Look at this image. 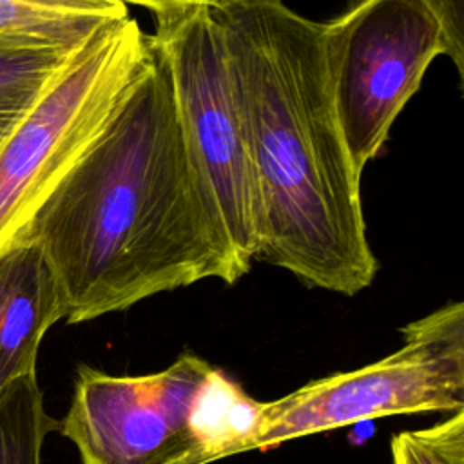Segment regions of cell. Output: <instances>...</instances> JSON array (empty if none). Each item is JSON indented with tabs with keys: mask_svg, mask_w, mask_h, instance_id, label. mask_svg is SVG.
Returning <instances> with one entry per match:
<instances>
[{
	"mask_svg": "<svg viewBox=\"0 0 464 464\" xmlns=\"http://www.w3.org/2000/svg\"><path fill=\"white\" fill-rule=\"evenodd\" d=\"M424 7L439 22L446 56L457 67L459 76H464V0H420Z\"/></svg>",
	"mask_w": 464,
	"mask_h": 464,
	"instance_id": "obj_14",
	"label": "cell"
},
{
	"mask_svg": "<svg viewBox=\"0 0 464 464\" xmlns=\"http://www.w3.org/2000/svg\"><path fill=\"white\" fill-rule=\"evenodd\" d=\"M58 420L44 408L36 375L14 379L0 393V464H42L44 440Z\"/></svg>",
	"mask_w": 464,
	"mask_h": 464,
	"instance_id": "obj_11",
	"label": "cell"
},
{
	"mask_svg": "<svg viewBox=\"0 0 464 464\" xmlns=\"http://www.w3.org/2000/svg\"><path fill=\"white\" fill-rule=\"evenodd\" d=\"M125 16L120 0H0V51L72 53Z\"/></svg>",
	"mask_w": 464,
	"mask_h": 464,
	"instance_id": "obj_9",
	"label": "cell"
},
{
	"mask_svg": "<svg viewBox=\"0 0 464 464\" xmlns=\"http://www.w3.org/2000/svg\"><path fill=\"white\" fill-rule=\"evenodd\" d=\"M218 20L241 109L257 203L254 259L308 286L355 295L372 285L361 178L334 109L324 24L283 0H225Z\"/></svg>",
	"mask_w": 464,
	"mask_h": 464,
	"instance_id": "obj_2",
	"label": "cell"
},
{
	"mask_svg": "<svg viewBox=\"0 0 464 464\" xmlns=\"http://www.w3.org/2000/svg\"><path fill=\"white\" fill-rule=\"evenodd\" d=\"M393 464H464V410L422 430L392 439Z\"/></svg>",
	"mask_w": 464,
	"mask_h": 464,
	"instance_id": "obj_13",
	"label": "cell"
},
{
	"mask_svg": "<svg viewBox=\"0 0 464 464\" xmlns=\"http://www.w3.org/2000/svg\"><path fill=\"white\" fill-rule=\"evenodd\" d=\"M65 319V301L44 252L27 237L0 254V393L14 379L36 375L45 332Z\"/></svg>",
	"mask_w": 464,
	"mask_h": 464,
	"instance_id": "obj_8",
	"label": "cell"
},
{
	"mask_svg": "<svg viewBox=\"0 0 464 464\" xmlns=\"http://www.w3.org/2000/svg\"><path fill=\"white\" fill-rule=\"evenodd\" d=\"M210 366L188 350L147 375L80 364L58 431L76 446L82 464H194L190 406Z\"/></svg>",
	"mask_w": 464,
	"mask_h": 464,
	"instance_id": "obj_7",
	"label": "cell"
},
{
	"mask_svg": "<svg viewBox=\"0 0 464 464\" xmlns=\"http://www.w3.org/2000/svg\"><path fill=\"white\" fill-rule=\"evenodd\" d=\"M20 116H14V114H0V141L2 138L9 132V129L14 125V121L18 120Z\"/></svg>",
	"mask_w": 464,
	"mask_h": 464,
	"instance_id": "obj_16",
	"label": "cell"
},
{
	"mask_svg": "<svg viewBox=\"0 0 464 464\" xmlns=\"http://www.w3.org/2000/svg\"><path fill=\"white\" fill-rule=\"evenodd\" d=\"M402 337V346L377 362L265 402L252 451L395 413L464 410V304L448 303L408 323Z\"/></svg>",
	"mask_w": 464,
	"mask_h": 464,
	"instance_id": "obj_4",
	"label": "cell"
},
{
	"mask_svg": "<svg viewBox=\"0 0 464 464\" xmlns=\"http://www.w3.org/2000/svg\"><path fill=\"white\" fill-rule=\"evenodd\" d=\"M125 5L134 4L140 7L149 9L152 14L161 11H174V9H185V7H196V5H216L225 0H120Z\"/></svg>",
	"mask_w": 464,
	"mask_h": 464,
	"instance_id": "obj_15",
	"label": "cell"
},
{
	"mask_svg": "<svg viewBox=\"0 0 464 464\" xmlns=\"http://www.w3.org/2000/svg\"><path fill=\"white\" fill-rule=\"evenodd\" d=\"M265 402L252 399L221 368L210 366L190 406L194 464H212L252 451L263 422Z\"/></svg>",
	"mask_w": 464,
	"mask_h": 464,
	"instance_id": "obj_10",
	"label": "cell"
},
{
	"mask_svg": "<svg viewBox=\"0 0 464 464\" xmlns=\"http://www.w3.org/2000/svg\"><path fill=\"white\" fill-rule=\"evenodd\" d=\"M323 24L334 109L361 178L428 65L446 54L444 34L420 0H359Z\"/></svg>",
	"mask_w": 464,
	"mask_h": 464,
	"instance_id": "obj_6",
	"label": "cell"
},
{
	"mask_svg": "<svg viewBox=\"0 0 464 464\" xmlns=\"http://www.w3.org/2000/svg\"><path fill=\"white\" fill-rule=\"evenodd\" d=\"M150 54L130 14L100 27L0 141V254L102 130Z\"/></svg>",
	"mask_w": 464,
	"mask_h": 464,
	"instance_id": "obj_3",
	"label": "cell"
},
{
	"mask_svg": "<svg viewBox=\"0 0 464 464\" xmlns=\"http://www.w3.org/2000/svg\"><path fill=\"white\" fill-rule=\"evenodd\" d=\"M72 54L74 51H0V114L22 116Z\"/></svg>",
	"mask_w": 464,
	"mask_h": 464,
	"instance_id": "obj_12",
	"label": "cell"
},
{
	"mask_svg": "<svg viewBox=\"0 0 464 464\" xmlns=\"http://www.w3.org/2000/svg\"><path fill=\"white\" fill-rule=\"evenodd\" d=\"M22 237L51 265L69 324L208 277L234 285L250 270L185 138L152 38L145 65Z\"/></svg>",
	"mask_w": 464,
	"mask_h": 464,
	"instance_id": "obj_1",
	"label": "cell"
},
{
	"mask_svg": "<svg viewBox=\"0 0 464 464\" xmlns=\"http://www.w3.org/2000/svg\"><path fill=\"white\" fill-rule=\"evenodd\" d=\"M169 67L181 129L239 259L252 265L257 203L245 123L221 27L210 5L154 14L150 34Z\"/></svg>",
	"mask_w": 464,
	"mask_h": 464,
	"instance_id": "obj_5",
	"label": "cell"
}]
</instances>
